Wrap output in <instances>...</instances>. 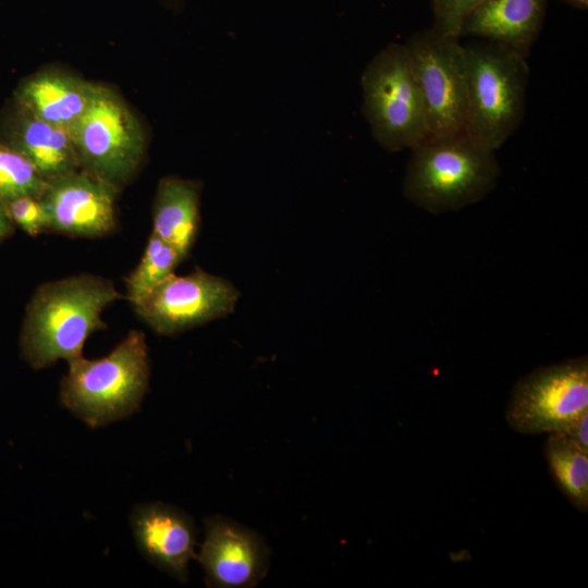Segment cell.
Masks as SVG:
<instances>
[{"mask_svg": "<svg viewBox=\"0 0 588 588\" xmlns=\"http://www.w3.org/2000/svg\"><path fill=\"white\" fill-rule=\"evenodd\" d=\"M131 525L143 555L180 581L187 579V566L195 558V528L191 517L163 503L137 506Z\"/></svg>", "mask_w": 588, "mask_h": 588, "instance_id": "cell-12", "label": "cell"}, {"mask_svg": "<svg viewBox=\"0 0 588 588\" xmlns=\"http://www.w3.org/2000/svg\"><path fill=\"white\" fill-rule=\"evenodd\" d=\"M482 1L432 0V29L446 37L461 38L466 19Z\"/></svg>", "mask_w": 588, "mask_h": 588, "instance_id": "cell-21", "label": "cell"}, {"mask_svg": "<svg viewBox=\"0 0 588 588\" xmlns=\"http://www.w3.org/2000/svg\"><path fill=\"white\" fill-rule=\"evenodd\" d=\"M464 48L467 97L463 133L495 151L524 117L528 83L526 57L492 42Z\"/></svg>", "mask_w": 588, "mask_h": 588, "instance_id": "cell-4", "label": "cell"}, {"mask_svg": "<svg viewBox=\"0 0 588 588\" xmlns=\"http://www.w3.org/2000/svg\"><path fill=\"white\" fill-rule=\"evenodd\" d=\"M183 259L160 237L150 234L138 265L125 278L126 298L134 306L174 273Z\"/></svg>", "mask_w": 588, "mask_h": 588, "instance_id": "cell-18", "label": "cell"}, {"mask_svg": "<svg viewBox=\"0 0 588 588\" xmlns=\"http://www.w3.org/2000/svg\"><path fill=\"white\" fill-rule=\"evenodd\" d=\"M15 224L30 236L50 232V221L40 197L22 196L3 204Z\"/></svg>", "mask_w": 588, "mask_h": 588, "instance_id": "cell-20", "label": "cell"}, {"mask_svg": "<svg viewBox=\"0 0 588 588\" xmlns=\"http://www.w3.org/2000/svg\"><path fill=\"white\" fill-rule=\"evenodd\" d=\"M15 231V224L11 220L2 201H0V244L9 238Z\"/></svg>", "mask_w": 588, "mask_h": 588, "instance_id": "cell-23", "label": "cell"}, {"mask_svg": "<svg viewBox=\"0 0 588 588\" xmlns=\"http://www.w3.org/2000/svg\"><path fill=\"white\" fill-rule=\"evenodd\" d=\"M588 412L586 356L535 369L513 388L505 419L524 434L563 433Z\"/></svg>", "mask_w": 588, "mask_h": 588, "instance_id": "cell-7", "label": "cell"}, {"mask_svg": "<svg viewBox=\"0 0 588 588\" xmlns=\"http://www.w3.org/2000/svg\"><path fill=\"white\" fill-rule=\"evenodd\" d=\"M403 194L431 213L463 209L486 197L497 185L500 166L494 152L465 133L427 137L411 149Z\"/></svg>", "mask_w": 588, "mask_h": 588, "instance_id": "cell-2", "label": "cell"}, {"mask_svg": "<svg viewBox=\"0 0 588 588\" xmlns=\"http://www.w3.org/2000/svg\"><path fill=\"white\" fill-rule=\"evenodd\" d=\"M95 88L78 76L46 70L20 83L14 103L39 120L69 128L86 110Z\"/></svg>", "mask_w": 588, "mask_h": 588, "instance_id": "cell-15", "label": "cell"}, {"mask_svg": "<svg viewBox=\"0 0 588 588\" xmlns=\"http://www.w3.org/2000/svg\"><path fill=\"white\" fill-rule=\"evenodd\" d=\"M47 181L16 151L0 145V201L22 196L40 197Z\"/></svg>", "mask_w": 588, "mask_h": 588, "instance_id": "cell-19", "label": "cell"}, {"mask_svg": "<svg viewBox=\"0 0 588 588\" xmlns=\"http://www.w3.org/2000/svg\"><path fill=\"white\" fill-rule=\"evenodd\" d=\"M122 297L112 281L89 273L41 284L26 306L21 328L23 359L42 369L59 359L82 357L87 338L107 328L103 309Z\"/></svg>", "mask_w": 588, "mask_h": 588, "instance_id": "cell-1", "label": "cell"}, {"mask_svg": "<svg viewBox=\"0 0 588 588\" xmlns=\"http://www.w3.org/2000/svg\"><path fill=\"white\" fill-rule=\"evenodd\" d=\"M238 298L230 281L196 268L185 275L171 274L133 307L155 332L173 335L228 316Z\"/></svg>", "mask_w": 588, "mask_h": 588, "instance_id": "cell-9", "label": "cell"}, {"mask_svg": "<svg viewBox=\"0 0 588 588\" xmlns=\"http://www.w3.org/2000/svg\"><path fill=\"white\" fill-rule=\"evenodd\" d=\"M547 0H483L466 19L463 35L527 56L537 39Z\"/></svg>", "mask_w": 588, "mask_h": 588, "instance_id": "cell-14", "label": "cell"}, {"mask_svg": "<svg viewBox=\"0 0 588 588\" xmlns=\"http://www.w3.org/2000/svg\"><path fill=\"white\" fill-rule=\"evenodd\" d=\"M79 169L113 185L124 186L145 155V134L126 103L96 84L89 105L68 128Z\"/></svg>", "mask_w": 588, "mask_h": 588, "instance_id": "cell-6", "label": "cell"}, {"mask_svg": "<svg viewBox=\"0 0 588 588\" xmlns=\"http://www.w3.org/2000/svg\"><path fill=\"white\" fill-rule=\"evenodd\" d=\"M200 184L169 175L160 180L152 206V232L186 259L200 226Z\"/></svg>", "mask_w": 588, "mask_h": 588, "instance_id": "cell-16", "label": "cell"}, {"mask_svg": "<svg viewBox=\"0 0 588 588\" xmlns=\"http://www.w3.org/2000/svg\"><path fill=\"white\" fill-rule=\"evenodd\" d=\"M566 1H568L571 4L579 9H587L588 7V0H566Z\"/></svg>", "mask_w": 588, "mask_h": 588, "instance_id": "cell-24", "label": "cell"}, {"mask_svg": "<svg viewBox=\"0 0 588 588\" xmlns=\"http://www.w3.org/2000/svg\"><path fill=\"white\" fill-rule=\"evenodd\" d=\"M363 110L373 139L391 152L428 137L424 100L405 45L390 44L362 74Z\"/></svg>", "mask_w": 588, "mask_h": 588, "instance_id": "cell-5", "label": "cell"}, {"mask_svg": "<svg viewBox=\"0 0 588 588\" xmlns=\"http://www.w3.org/2000/svg\"><path fill=\"white\" fill-rule=\"evenodd\" d=\"M118 188L78 169L47 182L40 199L50 232L74 237H101L117 226Z\"/></svg>", "mask_w": 588, "mask_h": 588, "instance_id": "cell-10", "label": "cell"}, {"mask_svg": "<svg viewBox=\"0 0 588 588\" xmlns=\"http://www.w3.org/2000/svg\"><path fill=\"white\" fill-rule=\"evenodd\" d=\"M206 537L197 560L210 587H254L266 575L269 552L260 537L232 522L215 516L206 519Z\"/></svg>", "mask_w": 588, "mask_h": 588, "instance_id": "cell-11", "label": "cell"}, {"mask_svg": "<svg viewBox=\"0 0 588 588\" xmlns=\"http://www.w3.org/2000/svg\"><path fill=\"white\" fill-rule=\"evenodd\" d=\"M0 145L23 156L47 182L79 169L68 128L39 120L17 105L3 120Z\"/></svg>", "mask_w": 588, "mask_h": 588, "instance_id": "cell-13", "label": "cell"}, {"mask_svg": "<svg viewBox=\"0 0 588 588\" xmlns=\"http://www.w3.org/2000/svg\"><path fill=\"white\" fill-rule=\"evenodd\" d=\"M145 334L132 330L107 356L69 362L60 387V401L89 427L130 416L139 407L149 382Z\"/></svg>", "mask_w": 588, "mask_h": 588, "instance_id": "cell-3", "label": "cell"}, {"mask_svg": "<svg viewBox=\"0 0 588 588\" xmlns=\"http://www.w3.org/2000/svg\"><path fill=\"white\" fill-rule=\"evenodd\" d=\"M563 434L575 441L580 448L588 451V412L576 419Z\"/></svg>", "mask_w": 588, "mask_h": 588, "instance_id": "cell-22", "label": "cell"}, {"mask_svg": "<svg viewBox=\"0 0 588 588\" xmlns=\"http://www.w3.org/2000/svg\"><path fill=\"white\" fill-rule=\"evenodd\" d=\"M404 45L424 100L428 137L463 132L467 71L460 38L431 28L414 34Z\"/></svg>", "mask_w": 588, "mask_h": 588, "instance_id": "cell-8", "label": "cell"}, {"mask_svg": "<svg viewBox=\"0 0 588 588\" xmlns=\"http://www.w3.org/2000/svg\"><path fill=\"white\" fill-rule=\"evenodd\" d=\"M543 454L558 488L581 513L588 511V451L567 436L553 432L548 437Z\"/></svg>", "mask_w": 588, "mask_h": 588, "instance_id": "cell-17", "label": "cell"}]
</instances>
